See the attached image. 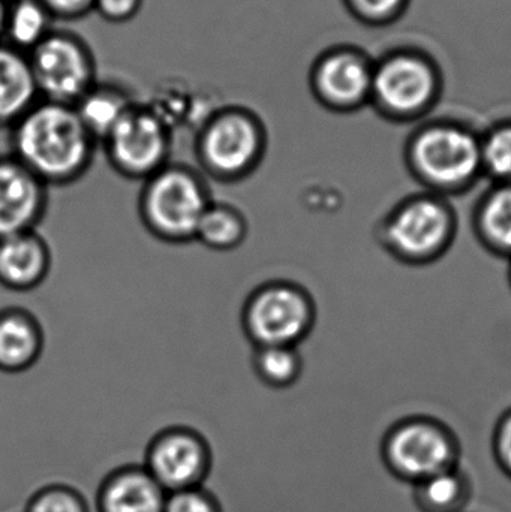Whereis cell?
I'll return each mask as SVG.
<instances>
[{"label": "cell", "mask_w": 511, "mask_h": 512, "mask_svg": "<svg viewBox=\"0 0 511 512\" xmlns=\"http://www.w3.org/2000/svg\"><path fill=\"white\" fill-rule=\"evenodd\" d=\"M51 252L36 231L0 240V285L11 291H30L47 279Z\"/></svg>", "instance_id": "obj_15"}, {"label": "cell", "mask_w": 511, "mask_h": 512, "mask_svg": "<svg viewBox=\"0 0 511 512\" xmlns=\"http://www.w3.org/2000/svg\"><path fill=\"white\" fill-rule=\"evenodd\" d=\"M144 468L167 493L203 487L212 468L206 439L189 427H168L150 441Z\"/></svg>", "instance_id": "obj_11"}, {"label": "cell", "mask_w": 511, "mask_h": 512, "mask_svg": "<svg viewBox=\"0 0 511 512\" xmlns=\"http://www.w3.org/2000/svg\"><path fill=\"white\" fill-rule=\"evenodd\" d=\"M39 99L27 54L0 42V129H11Z\"/></svg>", "instance_id": "obj_18"}, {"label": "cell", "mask_w": 511, "mask_h": 512, "mask_svg": "<svg viewBox=\"0 0 511 512\" xmlns=\"http://www.w3.org/2000/svg\"><path fill=\"white\" fill-rule=\"evenodd\" d=\"M459 216L452 200L420 191L399 200L377 222L374 237L390 258L407 267H428L455 245Z\"/></svg>", "instance_id": "obj_3"}, {"label": "cell", "mask_w": 511, "mask_h": 512, "mask_svg": "<svg viewBox=\"0 0 511 512\" xmlns=\"http://www.w3.org/2000/svg\"><path fill=\"white\" fill-rule=\"evenodd\" d=\"M482 164L491 183H511V120H503L482 134Z\"/></svg>", "instance_id": "obj_24"}, {"label": "cell", "mask_w": 511, "mask_h": 512, "mask_svg": "<svg viewBox=\"0 0 511 512\" xmlns=\"http://www.w3.org/2000/svg\"><path fill=\"white\" fill-rule=\"evenodd\" d=\"M408 0H347L356 17L372 24L389 23L404 11Z\"/></svg>", "instance_id": "obj_27"}, {"label": "cell", "mask_w": 511, "mask_h": 512, "mask_svg": "<svg viewBox=\"0 0 511 512\" xmlns=\"http://www.w3.org/2000/svg\"><path fill=\"white\" fill-rule=\"evenodd\" d=\"M258 379L276 390L293 387L303 373V357L297 346H258L252 357Z\"/></svg>", "instance_id": "obj_23"}, {"label": "cell", "mask_w": 511, "mask_h": 512, "mask_svg": "<svg viewBox=\"0 0 511 512\" xmlns=\"http://www.w3.org/2000/svg\"><path fill=\"white\" fill-rule=\"evenodd\" d=\"M54 20L74 21L95 9V0H39Z\"/></svg>", "instance_id": "obj_30"}, {"label": "cell", "mask_w": 511, "mask_h": 512, "mask_svg": "<svg viewBox=\"0 0 511 512\" xmlns=\"http://www.w3.org/2000/svg\"><path fill=\"white\" fill-rule=\"evenodd\" d=\"M48 207V186L18 159L0 156V240L36 231Z\"/></svg>", "instance_id": "obj_13"}, {"label": "cell", "mask_w": 511, "mask_h": 512, "mask_svg": "<svg viewBox=\"0 0 511 512\" xmlns=\"http://www.w3.org/2000/svg\"><path fill=\"white\" fill-rule=\"evenodd\" d=\"M248 237V221L234 206L212 203L198 225L197 239L212 251H234Z\"/></svg>", "instance_id": "obj_22"}, {"label": "cell", "mask_w": 511, "mask_h": 512, "mask_svg": "<svg viewBox=\"0 0 511 512\" xmlns=\"http://www.w3.org/2000/svg\"><path fill=\"white\" fill-rule=\"evenodd\" d=\"M144 0H95V9L108 23H128L140 14Z\"/></svg>", "instance_id": "obj_29"}, {"label": "cell", "mask_w": 511, "mask_h": 512, "mask_svg": "<svg viewBox=\"0 0 511 512\" xmlns=\"http://www.w3.org/2000/svg\"><path fill=\"white\" fill-rule=\"evenodd\" d=\"M471 228L479 245L495 258L511 259V183H491L477 198Z\"/></svg>", "instance_id": "obj_17"}, {"label": "cell", "mask_w": 511, "mask_h": 512, "mask_svg": "<svg viewBox=\"0 0 511 512\" xmlns=\"http://www.w3.org/2000/svg\"><path fill=\"white\" fill-rule=\"evenodd\" d=\"M473 495V481L461 466L413 486L414 505L420 512H465Z\"/></svg>", "instance_id": "obj_20"}, {"label": "cell", "mask_w": 511, "mask_h": 512, "mask_svg": "<svg viewBox=\"0 0 511 512\" xmlns=\"http://www.w3.org/2000/svg\"><path fill=\"white\" fill-rule=\"evenodd\" d=\"M404 165L422 191L440 197L467 195L485 179L482 134L452 120L419 126L405 141Z\"/></svg>", "instance_id": "obj_2"}, {"label": "cell", "mask_w": 511, "mask_h": 512, "mask_svg": "<svg viewBox=\"0 0 511 512\" xmlns=\"http://www.w3.org/2000/svg\"><path fill=\"white\" fill-rule=\"evenodd\" d=\"M438 96L437 69L422 54L401 51L374 66L371 104L390 122L422 119L437 104Z\"/></svg>", "instance_id": "obj_8"}, {"label": "cell", "mask_w": 511, "mask_h": 512, "mask_svg": "<svg viewBox=\"0 0 511 512\" xmlns=\"http://www.w3.org/2000/svg\"><path fill=\"white\" fill-rule=\"evenodd\" d=\"M53 21L39 0H15L9 3L3 41L29 54L53 32Z\"/></svg>", "instance_id": "obj_21"}, {"label": "cell", "mask_w": 511, "mask_h": 512, "mask_svg": "<svg viewBox=\"0 0 511 512\" xmlns=\"http://www.w3.org/2000/svg\"><path fill=\"white\" fill-rule=\"evenodd\" d=\"M9 3L6 0H0V42L5 36L6 17H8Z\"/></svg>", "instance_id": "obj_31"}, {"label": "cell", "mask_w": 511, "mask_h": 512, "mask_svg": "<svg viewBox=\"0 0 511 512\" xmlns=\"http://www.w3.org/2000/svg\"><path fill=\"white\" fill-rule=\"evenodd\" d=\"M102 146L117 174L146 182L170 164L173 140L158 113L135 104Z\"/></svg>", "instance_id": "obj_10"}, {"label": "cell", "mask_w": 511, "mask_h": 512, "mask_svg": "<svg viewBox=\"0 0 511 512\" xmlns=\"http://www.w3.org/2000/svg\"><path fill=\"white\" fill-rule=\"evenodd\" d=\"M492 454L500 471L511 480V408L503 412L495 424Z\"/></svg>", "instance_id": "obj_28"}, {"label": "cell", "mask_w": 511, "mask_h": 512, "mask_svg": "<svg viewBox=\"0 0 511 512\" xmlns=\"http://www.w3.org/2000/svg\"><path fill=\"white\" fill-rule=\"evenodd\" d=\"M11 155L47 186H66L92 167L95 138L72 105L39 99L11 129Z\"/></svg>", "instance_id": "obj_1"}, {"label": "cell", "mask_w": 511, "mask_h": 512, "mask_svg": "<svg viewBox=\"0 0 511 512\" xmlns=\"http://www.w3.org/2000/svg\"><path fill=\"white\" fill-rule=\"evenodd\" d=\"M24 512H89L78 490L63 484L42 487L27 501Z\"/></svg>", "instance_id": "obj_25"}, {"label": "cell", "mask_w": 511, "mask_h": 512, "mask_svg": "<svg viewBox=\"0 0 511 512\" xmlns=\"http://www.w3.org/2000/svg\"><path fill=\"white\" fill-rule=\"evenodd\" d=\"M44 349V331L21 307L0 310V372L21 373L35 366Z\"/></svg>", "instance_id": "obj_16"}, {"label": "cell", "mask_w": 511, "mask_h": 512, "mask_svg": "<svg viewBox=\"0 0 511 512\" xmlns=\"http://www.w3.org/2000/svg\"><path fill=\"white\" fill-rule=\"evenodd\" d=\"M507 262H509V270H507V280H509V286L511 289V259H510V261H507Z\"/></svg>", "instance_id": "obj_32"}, {"label": "cell", "mask_w": 511, "mask_h": 512, "mask_svg": "<svg viewBox=\"0 0 511 512\" xmlns=\"http://www.w3.org/2000/svg\"><path fill=\"white\" fill-rule=\"evenodd\" d=\"M39 98L74 107L96 83V60L83 38L53 29L29 54Z\"/></svg>", "instance_id": "obj_9"}, {"label": "cell", "mask_w": 511, "mask_h": 512, "mask_svg": "<svg viewBox=\"0 0 511 512\" xmlns=\"http://www.w3.org/2000/svg\"><path fill=\"white\" fill-rule=\"evenodd\" d=\"M374 66L356 50L338 48L323 54L311 72L315 98L336 113H351L371 102Z\"/></svg>", "instance_id": "obj_12"}, {"label": "cell", "mask_w": 511, "mask_h": 512, "mask_svg": "<svg viewBox=\"0 0 511 512\" xmlns=\"http://www.w3.org/2000/svg\"><path fill=\"white\" fill-rule=\"evenodd\" d=\"M134 105L122 87L96 83L74 107L89 134L102 144Z\"/></svg>", "instance_id": "obj_19"}, {"label": "cell", "mask_w": 511, "mask_h": 512, "mask_svg": "<svg viewBox=\"0 0 511 512\" xmlns=\"http://www.w3.org/2000/svg\"><path fill=\"white\" fill-rule=\"evenodd\" d=\"M267 129L261 117L240 105L210 114L195 138L201 168L218 182L234 183L260 167L267 150Z\"/></svg>", "instance_id": "obj_5"}, {"label": "cell", "mask_w": 511, "mask_h": 512, "mask_svg": "<svg viewBox=\"0 0 511 512\" xmlns=\"http://www.w3.org/2000/svg\"><path fill=\"white\" fill-rule=\"evenodd\" d=\"M164 512H222L218 499L203 487L168 493Z\"/></svg>", "instance_id": "obj_26"}, {"label": "cell", "mask_w": 511, "mask_h": 512, "mask_svg": "<svg viewBox=\"0 0 511 512\" xmlns=\"http://www.w3.org/2000/svg\"><path fill=\"white\" fill-rule=\"evenodd\" d=\"M212 203L206 180L194 168L170 162L144 182L138 209L156 239L188 243L197 239L198 225Z\"/></svg>", "instance_id": "obj_4"}, {"label": "cell", "mask_w": 511, "mask_h": 512, "mask_svg": "<svg viewBox=\"0 0 511 512\" xmlns=\"http://www.w3.org/2000/svg\"><path fill=\"white\" fill-rule=\"evenodd\" d=\"M380 454L392 477L414 486L459 466L462 445L449 424L417 414L401 418L386 430Z\"/></svg>", "instance_id": "obj_6"}, {"label": "cell", "mask_w": 511, "mask_h": 512, "mask_svg": "<svg viewBox=\"0 0 511 512\" xmlns=\"http://www.w3.org/2000/svg\"><path fill=\"white\" fill-rule=\"evenodd\" d=\"M317 304L308 289L290 280L258 286L243 306L242 324L258 346H297L317 324Z\"/></svg>", "instance_id": "obj_7"}, {"label": "cell", "mask_w": 511, "mask_h": 512, "mask_svg": "<svg viewBox=\"0 0 511 512\" xmlns=\"http://www.w3.org/2000/svg\"><path fill=\"white\" fill-rule=\"evenodd\" d=\"M6 2L12 3V2H15V0H6Z\"/></svg>", "instance_id": "obj_33"}, {"label": "cell", "mask_w": 511, "mask_h": 512, "mask_svg": "<svg viewBox=\"0 0 511 512\" xmlns=\"http://www.w3.org/2000/svg\"><path fill=\"white\" fill-rule=\"evenodd\" d=\"M167 496L144 466H122L102 481L96 508L98 512H164Z\"/></svg>", "instance_id": "obj_14"}]
</instances>
